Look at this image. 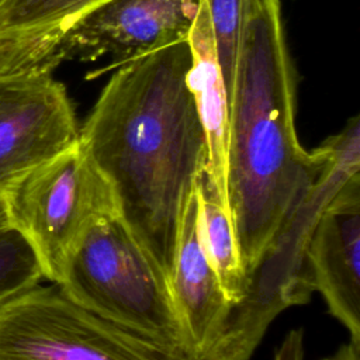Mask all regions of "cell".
Instances as JSON below:
<instances>
[{"label":"cell","instance_id":"1","mask_svg":"<svg viewBox=\"0 0 360 360\" xmlns=\"http://www.w3.org/2000/svg\"><path fill=\"white\" fill-rule=\"evenodd\" d=\"M188 41L114 69L79 146L110 183L118 215L167 277L183 204L207 163L190 89Z\"/></svg>","mask_w":360,"mask_h":360},{"label":"cell","instance_id":"2","mask_svg":"<svg viewBox=\"0 0 360 360\" xmlns=\"http://www.w3.org/2000/svg\"><path fill=\"white\" fill-rule=\"evenodd\" d=\"M295 112L281 0H245L225 188L248 280L323 165L321 145L307 150L300 143Z\"/></svg>","mask_w":360,"mask_h":360},{"label":"cell","instance_id":"3","mask_svg":"<svg viewBox=\"0 0 360 360\" xmlns=\"http://www.w3.org/2000/svg\"><path fill=\"white\" fill-rule=\"evenodd\" d=\"M56 285L93 315L191 360L167 277L118 214L87 231Z\"/></svg>","mask_w":360,"mask_h":360},{"label":"cell","instance_id":"4","mask_svg":"<svg viewBox=\"0 0 360 360\" xmlns=\"http://www.w3.org/2000/svg\"><path fill=\"white\" fill-rule=\"evenodd\" d=\"M322 169L283 226L257 267L250 273L243 298L232 305L221 340L207 360H249L273 319L291 305L311 297L305 267V245L311 229L330 198L360 173V120L321 143Z\"/></svg>","mask_w":360,"mask_h":360},{"label":"cell","instance_id":"5","mask_svg":"<svg viewBox=\"0 0 360 360\" xmlns=\"http://www.w3.org/2000/svg\"><path fill=\"white\" fill-rule=\"evenodd\" d=\"M4 217L32 246L44 278L59 284L100 219L118 214L114 191L79 142L17 181L3 197Z\"/></svg>","mask_w":360,"mask_h":360},{"label":"cell","instance_id":"6","mask_svg":"<svg viewBox=\"0 0 360 360\" xmlns=\"http://www.w3.org/2000/svg\"><path fill=\"white\" fill-rule=\"evenodd\" d=\"M0 360H180L93 315L56 284L0 304Z\"/></svg>","mask_w":360,"mask_h":360},{"label":"cell","instance_id":"7","mask_svg":"<svg viewBox=\"0 0 360 360\" xmlns=\"http://www.w3.org/2000/svg\"><path fill=\"white\" fill-rule=\"evenodd\" d=\"M77 142L72 100L52 73L0 76V198Z\"/></svg>","mask_w":360,"mask_h":360},{"label":"cell","instance_id":"8","mask_svg":"<svg viewBox=\"0 0 360 360\" xmlns=\"http://www.w3.org/2000/svg\"><path fill=\"white\" fill-rule=\"evenodd\" d=\"M201 0H108L65 34L60 58L96 62L110 56L114 70L160 48L188 41ZM103 70V72H105Z\"/></svg>","mask_w":360,"mask_h":360},{"label":"cell","instance_id":"9","mask_svg":"<svg viewBox=\"0 0 360 360\" xmlns=\"http://www.w3.org/2000/svg\"><path fill=\"white\" fill-rule=\"evenodd\" d=\"M312 291L360 345V173L350 177L319 212L305 245Z\"/></svg>","mask_w":360,"mask_h":360},{"label":"cell","instance_id":"10","mask_svg":"<svg viewBox=\"0 0 360 360\" xmlns=\"http://www.w3.org/2000/svg\"><path fill=\"white\" fill-rule=\"evenodd\" d=\"M167 281L190 357L207 360L222 338L232 304L202 243L195 180L180 214Z\"/></svg>","mask_w":360,"mask_h":360},{"label":"cell","instance_id":"11","mask_svg":"<svg viewBox=\"0 0 360 360\" xmlns=\"http://www.w3.org/2000/svg\"><path fill=\"white\" fill-rule=\"evenodd\" d=\"M108 0H0V76L53 73L65 34Z\"/></svg>","mask_w":360,"mask_h":360},{"label":"cell","instance_id":"12","mask_svg":"<svg viewBox=\"0 0 360 360\" xmlns=\"http://www.w3.org/2000/svg\"><path fill=\"white\" fill-rule=\"evenodd\" d=\"M191 63L187 80L193 91L197 111L207 141V169L219 193L226 200V158L229 138V101L218 65L212 30L205 0L188 35Z\"/></svg>","mask_w":360,"mask_h":360},{"label":"cell","instance_id":"13","mask_svg":"<svg viewBox=\"0 0 360 360\" xmlns=\"http://www.w3.org/2000/svg\"><path fill=\"white\" fill-rule=\"evenodd\" d=\"M195 187L202 243L226 298L235 305L246 292L248 274L242 263L228 202L219 195L208 173L207 163L195 177Z\"/></svg>","mask_w":360,"mask_h":360},{"label":"cell","instance_id":"14","mask_svg":"<svg viewBox=\"0 0 360 360\" xmlns=\"http://www.w3.org/2000/svg\"><path fill=\"white\" fill-rule=\"evenodd\" d=\"M44 273L25 236L0 218V304L39 284Z\"/></svg>","mask_w":360,"mask_h":360},{"label":"cell","instance_id":"15","mask_svg":"<svg viewBox=\"0 0 360 360\" xmlns=\"http://www.w3.org/2000/svg\"><path fill=\"white\" fill-rule=\"evenodd\" d=\"M205 4L231 110L243 34L245 0H205Z\"/></svg>","mask_w":360,"mask_h":360},{"label":"cell","instance_id":"16","mask_svg":"<svg viewBox=\"0 0 360 360\" xmlns=\"http://www.w3.org/2000/svg\"><path fill=\"white\" fill-rule=\"evenodd\" d=\"M273 360H305L304 330L301 328L291 329L285 333Z\"/></svg>","mask_w":360,"mask_h":360},{"label":"cell","instance_id":"17","mask_svg":"<svg viewBox=\"0 0 360 360\" xmlns=\"http://www.w3.org/2000/svg\"><path fill=\"white\" fill-rule=\"evenodd\" d=\"M321 360H360V345L349 340L347 343L342 345L338 352Z\"/></svg>","mask_w":360,"mask_h":360},{"label":"cell","instance_id":"18","mask_svg":"<svg viewBox=\"0 0 360 360\" xmlns=\"http://www.w3.org/2000/svg\"><path fill=\"white\" fill-rule=\"evenodd\" d=\"M4 217V202H3V198H0V218Z\"/></svg>","mask_w":360,"mask_h":360}]
</instances>
